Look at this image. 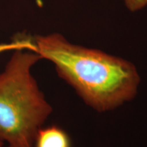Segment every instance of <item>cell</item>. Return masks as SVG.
<instances>
[{
	"instance_id": "3957f363",
	"label": "cell",
	"mask_w": 147,
	"mask_h": 147,
	"mask_svg": "<svg viewBox=\"0 0 147 147\" xmlns=\"http://www.w3.org/2000/svg\"><path fill=\"white\" fill-rule=\"evenodd\" d=\"M34 147H72L69 134L57 125L41 127L35 138Z\"/></svg>"
},
{
	"instance_id": "8992f818",
	"label": "cell",
	"mask_w": 147,
	"mask_h": 147,
	"mask_svg": "<svg viewBox=\"0 0 147 147\" xmlns=\"http://www.w3.org/2000/svg\"><path fill=\"white\" fill-rule=\"evenodd\" d=\"M3 144H4V142L0 140V147H3Z\"/></svg>"
},
{
	"instance_id": "7a4b0ae2",
	"label": "cell",
	"mask_w": 147,
	"mask_h": 147,
	"mask_svg": "<svg viewBox=\"0 0 147 147\" xmlns=\"http://www.w3.org/2000/svg\"><path fill=\"white\" fill-rule=\"evenodd\" d=\"M24 50H15L0 73V140L8 147H33L53 111L31 72L42 59Z\"/></svg>"
},
{
	"instance_id": "5b68a950",
	"label": "cell",
	"mask_w": 147,
	"mask_h": 147,
	"mask_svg": "<svg viewBox=\"0 0 147 147\" xmlns=\"http://www.w3.org/2000/svg\"><path fill=\"white\" fill-rule=\"evenodd\" d=\"M125 7L130 12H135L147 6V0H123Z\"/></svg>"
},
{
	"instance_id": "277c9868",
	"label": "cell",
	"mask_w": 147,
	"mask_h": 147,
	"mask_svg": "<svg viewBox=\"0 0 147 147\" xmlns=\"http://www.w3.org/2000/svg\"><path fill=\"white\" fill-rule=\"evenodd\" d=\"M18 49H25L35 52V46L32 38L28 36H21L16 37L13 41L9 43L0 44V53L5 51L18 50Z\"/></svg>"
},
{
	"instance_id": "6da1fadb",
	"label": "cell",
	"mask_w": 147,
	"mask_h": 147,
	"mask_svg": "<svg viewBox=\"0 0 147 147\" xmlns=\"http://www.w3.org/2000/svg\"><path fill=\"white\" fill-rule=\"evenodd\" d=\"M33 41L35 52L52 62L60 78L97 111L115 109L136 95L140 78L128 61L74 45L57 33L36 36Z\"/></svg>"
}]
</instances>
